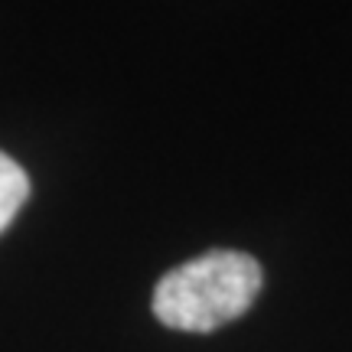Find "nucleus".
Instances as JSON below:
<instances>
[{"instance_id":"obj_1","label":"nucleus","mask_w":352,"mask_h":352,"mask_svg":"<svg viewBox=\"0 0 352 352\" xmlns=\"http://www.w3.org/2000/svg\"><path fill=\"white\" fill-rule=\"evenodd\" d=\"M261 264L252 254L215 248L157 280L153 316L170 329L212 333L239 320L261 294Z\"/></svg>"},{"instance_id":"obj_2","label":"nucleus","mask_w":352,"mask_h":352,"mask_svg":"<svg viewBox=\"0 0 352 352\" xmlns=\"http://www.w3.org/2000/svg\"><path fill=\"white\" fill-rule=\"evenodd\" d=\"M26 199H30V176L10 153L0 151V232H7Z\"/></svg>"}]
</instances>
